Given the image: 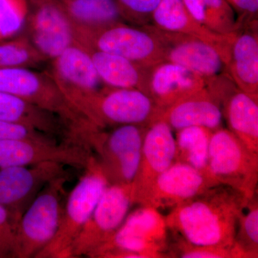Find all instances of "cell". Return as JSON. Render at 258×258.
Here are the masks:
<instances>
[{"instance_id": "1", "label": "cell", "mask_w": 258, "mask_h": 258, "mask_svg": "<svg viewBox=\"0 0 258 258\" xmlns=\"http://www.w3.org/2000/svg\"><path fill=\"white\" fill-rule=\"evenodd\" d=\"M249 201L230 186L214 185L171 209L166 225L188 243L232 249L239 219Z\"/></svg>"}, {"instance_id": "2", "label": "cell", "mask_w": 258, "mask_h": 258, "mask_svg": "<svg viewBox=\"0 0 258 258\" xmlns=\"http://www.w3.org/2000/svg\"><path fill=\"white\" fill-rule=\"evenodd\" d=\"M80 114L98 128L122 125L148 127L161 114L152 98L136 88L106 86L69 102Z\"/></svg>"}, {"instance_id": "3", "label": "cell", "mask_w": 258, "mask_h": 258, "mask_svg": "<svg viewBox=\"0 0 258 258\" xmlns=\"http://www.w3.org/2000/svg\"><path fill=\"white\" fill-rule=\"evenodd\" d=\"M84 169L82 177L68 196L55 237L35 257H71L73 244L110 184L94 154Z\"/></svg>"}, {"instance_id": "4", "label": "cell", "mask_w": 258, "mask_h": 258, "mask_svg": "<svg viewBox=\"0 0 258 258\" xmlns=\"http://www.w3.org/2000/svg\"><path fill=\"white\" fill-rule=\"evenodd\" d=\"M0 91L57 115L74 137L98 128L70 105L49 72H35L23 67L0 69Z\"/></svg>"}, {"instance_id": "5", "label": "cell", "mask_w": 258, "mask_h": 258, "mask_svg": "<svg viewBox=\"0 0 258 258\" xmlns=\"http://www.w3.org/2000/svg\"><path fill=\"white\" fill-rule=\"evenodd\" d=\"M169 232L165 216L150 207L140 206L92 257H167Z\"/></svg>"}, {"instance_id": "6", "label": "cell", "mask_w": 258, "mask_h": 258, "mask_svg": "<svg viewBox=\"0 0 258 258\" xmlns=\"http://www.w3.org/2000/svg\"><path fill=\"white\" fill-rule=\"evenodd\" d=\"M69 174L50 181L24 212L17 226L12 257H35L54 238L64 208Z\"/></svg>"}, {"instance_id": "7", "label": "cell", "mask_w": 258, "mask_h": 258, "mask_svg": "<svg viewBox=\"0 0 258 258\" xmlns=\"http://www.w3.org/2000/svg\"><path fill=\"white\" fill-rule=\"evenodd\" d=\"M208 169L219 184L240 191L249 200L257 195L258 154L249 151L229 129L212 132Z\"/></svg>"}, {"instance_id": "8", "label": "cell", "mask_w": 258, "mask_h": 258, "mask_svg": "<svg viewBox=\"0 0 258 258\" xmlns=\"http://www.w3.org/2000/svg\"><path fill=\"white\" fill-rule=\"evenodd\" d=\"M75 37L83 47L121 56L144 69L165 61L160 41L145 27L142 30L119 22L91 30L75 29Z\"/></svg>"}, {"instance_id": "9", "label": "cell", "mask_w": 258, "mask_h": 258, "mask_svg": "<svg viewBox=\"0 0 258 258\" xmlns=\"http://www.w3.org/2000/svg\"><path fill=\"white\" fill-rule=\"evenodd\" d=\"M134 204L132 183L108 185L73 244L71 257H92L113 237Z\"/></svg>"}, {"instance_id": "10", "label": "cell", "mask_w": 258, "mask_h": 258, "mask_svg": "<svg viewBox=\"0 0 258 258\" xmlns=\"http://www.w3.org/2000/svg\"><path fill=\"white\" fill-rule=\"evenodd\" d=\"M146 128L137 125H118L109 134L102 131L91 144L110 184L133 182L140 165Z\"/></svg>"}, {"instance_id": "11", "label": "cell", "mask_w": 258, "mask_h": 258, "mask_svg": "<svg viewBox=\"0 0 258 258\" xmlns=\"http://www.w3.org/2000/svg\"><path fill=\"white\" fill-rule=\"evenodd\" d=\"M93 151L84 144L57 139L0 141V168L28 166L40 163H60L84 169Z\"/></svg>"}, {"instance_id": "12", "label": "cell", "mask_w": 258, "mask_h": 258, "mask_svg": "<svg viewBox=\"0 0 258 258\" xmlns=\"http://www.w3.org/2000/svg\"><path fill=\"white\" fill-rule=\"evenodd\" d=\"M64 164L48 161L28 166L0 168V205L18 224L24 212L52 179L67 174Z\"/></svg>"}, {"instance_id": "13", "label": "cell", "mask_w": 258, "mask_h": 258, "mask_svg": "<svg viewBox=\"0 0 258 258\" xmlns=\"http://www.w3.org/2000/svg\"><path fill=\"white\" fill-rule=\"evenodd\" d=\"M27 37L47 60L76 42L72 22L56 0H28Z\"/></svg>"}, {"instance_id": "14", "label": "cell", "mask_w": 258, "mask_h": 258, "mask_svg": "<svg viewBox=\"0 0 258 258\" xmlns=\"http://www.w3.org/2000/svg\"><path fill=\"white\" fill-rule=\"evenodd\" d=\"M218 184L208 173L185 163L174 161L155 179L139 205L159 211L171 210Z\"/></svg>"}, {"instance_id": "15", "label": "cell", "mask_w": 258, "mask_h": 258, "mask_svg": "<svg viewBox=\"0 0 258 258\" xmlns=\"http://www.w3.org/2000/svg\"><path fill=\"white\" fill-rule=\"evenodd\" d=\"M159 39L164 60L191 70L206 80L207 85L227 73V64L218 51L198 37L166 31L155 25L144 26Z\"/></svg>"}, {"instance_id": "16", "label": "cell", "mask_w": 258, "mask_h": 258, "mask_svg": "<svg viewBox=\"0 0 258 258\" xmlns=\"http://www.w3.org/2000/svg\"><path fill=\"white\" fill-rule=\"evenodd\" d=\"M210 90L220 102L229 130L249 151L258 154V98L237 88L228 74L214 81Z\"/></svg>"}, {"instance_id": "17", "label": "cell", "mask_w": 258, "mask_h": 258, "mask_svg": "<svg viewBox=\"0 0 258 258\" xmlns=\"http://www.w3.org/2000/svg\"><path fill=\"white\" fill-rule=\"evenodd\" d=\"M174 131L165 121L157 120L146 128L138 172L132 182L134 203L140 204L153 183L175 161Z\"/></svg>"}, {"instance_id": "18", "label": "cell", "mask_w": 258, "mask_h": 258, "mask_svg": "<svg viewBox=\"0 0 258 258\" xmlns=\"http://www.w3.org/2000/svg\"><path fill=\"white\" fill-rule=\"evenodd\" d=\"M49 73L69 103L106 86L100 79L88 51L76 42L52 60Z\"/></svg>"}, {"instance_id": "19", "label": "cell", "mask_w": 258, "mask_h": 258, "mask_svg": "<svg viewBox=\"0 0 258 258\" xmlns=\"http://www.w3.org/2000/svg\"><path fill=\"white\" fill-rule=\"evenodd\" d=\"M155 26L174 32L196 37L215 47L225 60H230L231 44L236 32L222 35L207 28L189 14L182 0H161L152 16Z\"/></svg>"}, {"instance_id": "20", "label": "cell", "mask_w": 258, "mask_h": 258, "mask_svg": "<svg viewBox=\"0 0 258 258\" xmlns=\"http://www.w3.org/2000/svg\"><path fill=\"white\" fill-rule=\"evenodd\" d=\"M205 87L206 80L178 64L164 61L150 70L149 96L161 113L176 101Z\"/></svg>"}, {"instance_id": "21", "label": "cell", "mask_w": 258, "mask_h": 258, "mask_svg": "<svg viewBox=\"0 0 258 258\" xmlns=\"http://www.w3.org/2000/svg\"><path fill=\"white\" fill-rule=\"evenodd\" d=\"M222 118L220 102L208 87L176 101L159 117L174 132L191 126L205 127L214 132L222 128Z\"/></svg>"}, {"instance_id": "22", "label": "cell", "mask_w": 258, "mask_h": 258, "mask_svg": "<svg viewBox=\"0 0 258 258\" xmlns=\"http://www.w3.org/2000/svg\"><path fill=\"white\" fill-rule=\"evenodd\" d=\"M0 120L28 125L62 141L71 139L69 129L58 116L3 91H0Z\"/></svg>"}, {"instance_id": "23", "label": "cell", "mask_w": 258, "mask_h": 258, "mask_svg": "<svg viewBox=\"0 0 258 258\" xmlns=\"http://www.w3.org/2000/svg\"><path fill=\"white\" fill-rule=\"evenodd\" d=\"M84 47L91 56L100 79L106 86L114 88H136L149 96L151 69H144L121 56Z\"/></svg>"}, {"instance_id": "24", "label": "cell", "mask_w": 258, "mask_h": 258, "mask_svg": "<svg viewBox=\"0 0 258 258\" xmlns=\"http://www.w3.org/2000/svg\"><path fill=\"white\" fill-rule=\"evenodd\" d=\"M227 73L237 88L258 98V39L255 32H236Z\"/></svg>"}, {"instance_id": "25", "label": "cell", "mask_w": 258, "mask_h": 258, "mask_svg": "<svg viewBox=\"0 0 258 258\" xmlns=\"http://www.w3.org/2000/svg\"><path fill=\"white\" fill-rule=\"evenodd\" d=\"M75 29L91 30L121 22L115 0H56Z\"/></svg>"}, {"instance_id": "26", "label": "cell", "mask_w": 258, "mask_h": 258, "mask_svg": "<svg viewBox=\"0 0 258 258\" xmlns=\"http://www.w3.org/2000/svg\"><path fill=\"white\" fill-rule=\"evenodd\" d=\"M213 131L191 126L176 131L175 161L185 163L198 170L210 174L209 147Z\"/></svg>"}, {"instance_id": "27", "label": "cell", "mask_w": 258, "mask_h": 258, "mask_svg": "<svg viewBox=\"0 0 258 258\" xmlns=\"http://www.w3.org/2000/svg\"><path fill=\"white\" fill-rule=\"evenodd\" d=\"M46 60L25 34L0 42V69L35 67Z\"/></svg>"}, {"instance_id": "28", "label": "cell", "mask_w": 258, "mask_h": 258, "mask_svg": "<svg viewBox=\"0 0 258 258\" xmlns=\"http://www.w3.org/2000/svg\"><path fill=\"white\" fill-rule=\"evenodd\" d=\"M235 247L243 258L258 257V203L256 196L249 200L239 219Z\"/></svg>"}, {"instance_id": "29", "label": "cell", "mask_w": 258, "mask_h": 258, "mask_svg": "<svg viewBox=\"0 0 258 258\" xmlns=\"http://www.w3.org/2000/svg\"><path fill=\"white\" fill-rule=\"evenodd\" d=\"M28 13V0H0V42L20 35Z\"/></svg>"}, {"instance_id": "30", "label": "cell", "mask_w": 258, "mask_h": 258, "mask_svg": "<svg viewBox=\"0 0 258 258\" xmlns=\"http://www.w3.org/2000/svg\"><path fill=\"white\" fill-rule=\"evenodd\" d=\"M176 242L169 246L167 257L242 258L239 251L214 246L195 245L176 237Z\"/></svg>"}, {"instance_id": "31", "label": "cell", "mask_w": 258, "mask_h": 258, "mask_svg": "<svg viewBox=\"0 0 258 258\" xmlns=\"http://www.w3.org/2000/svg\"><path fill=\"white\" fill-rule=\"evenodd\" d=\"M189 14L199 23L212 31L222 35L233 33L230 28L217 16L204 0H182Z\"/></svg>"}, {"instance_id": "32", "label": "cell", "mask_w": 258, "mask_h": 258, "mask_svg": "<svg viewBox=\"0 0 258 258\" xmlns=\"http://www.w3.org/2000/svg\"><path fill=\"white\" fill-rule=\"evenodd\" d=\"M161 0H115L122 18L132 23H144L152 18Z\"/></svg>"}, {"instance_id": "33", "label": "cell", "mask_w": 258, "mask_h": 258, "mask_svg": "<svg viewBox=\"0 0 258 258\" xmlns=\"http://www.w3.org/2000/svg\"><path fill=\"white\" fill-rule=\"evenodd\" d=\"M17 224L9 211L0 205V258L12 257Z\"/></svg>"}, {"instance_id": "34", "label": "cell", "mask_w": 258, "mask_h": 258, "mask_svg": "<svg viewBox=\"0 0 258 258\" xmlns=\"http://www.w3.org/2000/svg\"><path fill=\"white\" fill-rule=\"evenodd\" d=\"M11 139H57L37 129L20 123L0 120V141Z\"/></svg>"}, {"instance_id": "35", "label": "cell", "mask_w": 258, "mask_h": 258, "mask_svg": "<svg viewBox=\"0 0 258 258\" xmlns=\"http://www.w3.org/2000/svg\"><path fill=\"white\" fill-rule=\"evenodd\" d=\"M205 4L230 29L231 31L237 32L235 13L227 0H204Z\"/></svg>"}, {"instance_id": "36", "label": "cell", "mask_w": 258, "mask_h": 258, "mask_svg": "<svg viewBox=\"0 0 258 258\" xmlns=\"http://www.w3.org/2000/svg\"><path fill=\"white\" fill-rule=\"evenodd\" d=\"M227 2L243 18L250 19L257 15L258 0H227Z\"/></svg>"}]
</instances>
